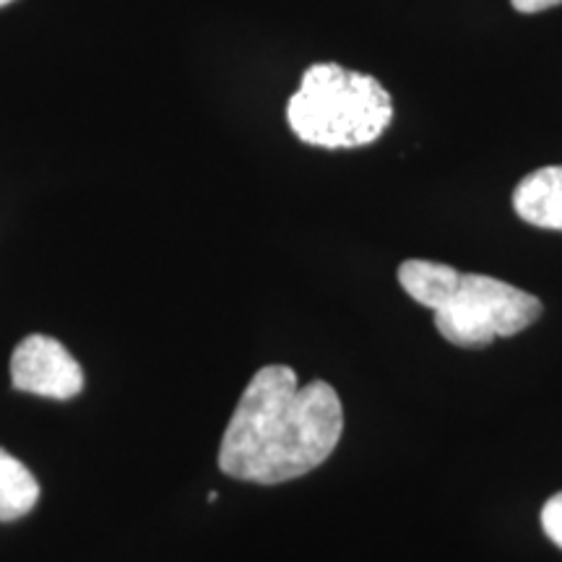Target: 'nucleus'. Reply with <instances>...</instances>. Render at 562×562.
I'll return each mask as SVG.
<instances>
[{"label": "nucleus", "instance_id": "f257e3e1", "mask_svg": "<svg viewBox=\"0 0 562 562\" xmlns=\"http://www.w3.org/2000/svg\"><path fill=\"white\" fill-rule=\"evenodd\" d=\"M344 432L339 393L326 381L297 385V372L269 364L252 375L220 446L232 480L281 484L318 469Z\"/></svg>", "mask_w": 562, "mask_h": 562}, {"label": "nucleus", "instance_id": "f03ea898", "mask_svg": "<svg viewBox=\"0 0 562 562\" xmlns=\"http://www.w3.org/2000/svg\"><path fill=\"white\" fill-rule=\"evenodd\" d=\"M398 284L412 300L430 307L442 339L463 349H482L521 334L544 311L542 300L518 286L435 261H404Z\"/></svg>", "mask_w": 562, "mask_h": 562}, {"label": "nucleus", "instance_id": "7ed1b4c3", "mask_svg": "<svg viewBox=\"0 0 562 562\" xmlns=\"http://www.w3.org/2000/svg\"><path fill=\"white\" fill-rule=\"evenodd\" d=\"M286 121L307 146L360 149L389 128L393 100L375 76L336 63H315L286 102Z\"/></svg>", "mask_w": 562, "mask_h": 562}, {"label": "nucleus", "instance_id": "20e7f679", "mask_svg": "<svg viewBox=\"0 0 562 562\" xmlns=\"http://www.w3.org/2000/svg\"><path fill=\"white\" fill-rule=\"evenodd\" d=\"M11 383L16 391L68 402L83 391V370L58 339L32 334L13 349Z\"/></svg>", "mask_w": 562, "mask_h": 562}, {"label": "nucleus", "instance_id": "39448f33", "mask_svg": "<svg viewBox=\"0 0 562 562\" xmlns=\"http://www.w3.org/2000/svg\"><path fill=\"white\" fill-rule=\"evenodd\" d=\"M513 209L533 227L562 232V165L526 175L513 191Z\"/></svg>", "mask_w": 562, "mask_h": 562}, {"label": "nucleus", "instance_id": "423d86ee", "mask_svg": "<svg viewBox=\"0 0 562 562\" xmlns=\"http://www.w3.org/2000/svg\"><path fill=\"white\" fill-rule=\"evenodd\" d=\"M40 501V482L19 459L0 448V521H16Z\"/></svg>", "mask_w": 562, "mask_h": 562}, {"label": "nucleus", "instance_id": "0eeeda50", "mask_svg": "<svg viewBox=\"0 0 562 562\" xmlns=\"http://www.w3.org/2000/svg\"><path fill=\"white\" fill-rule=\"evenodd\" d=\"M542 529L550 537L552 544H558L562 550V492L552 495L542 508Z\"/></svg>", "mask_w": 562, "mask_h": 562}, {"label": "nucleus", "instance_id": "6e6552de", "mask_svg": "<svg viewBox=\"0 0 562 562\" xmlns=\"http://www.w3.org/2000/svg\"><path fill=\"white\" fill-rule=\"evenodd\" d=\"M513 9L521 13H539L547 9H554V5H562V0H510Z\"/></svg>", "mask_w": 562, "mask_h": 562}, {"label": "nucleus", "instance_id": "1a4fd4ad", "mask_svg": "<svg viewBox=\"0 0 562 562\" xmlns=\"http://www.w3.org/2000/svg\"><path fill=\"white\" fill-rule=\"evenodd\" d=\"M11 3H16V0H0V9H3V5H11Z\"/></svg>", "mask_w": 562, "mask_h": 562}]
</instances>
